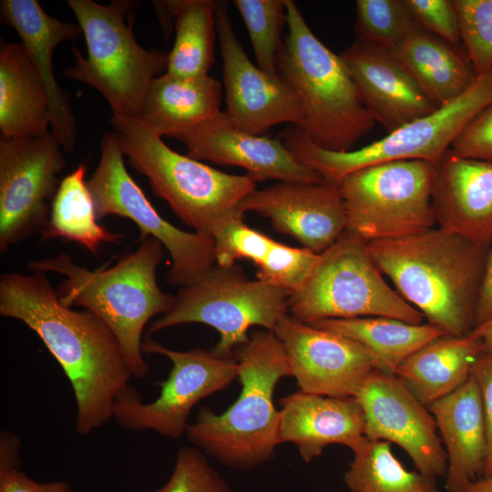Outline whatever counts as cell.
<instances>
[{
    "mask_svg": "<svg viewBox=\"0 0 492 492\" xmlns=\"http://www.w3.org/2000/svg\"><path fill=\"white\" fill-rule=\"evenodd\" d=\"M415 23L426 32L456 46L462 43L454 0H402Z\"/></svg>",
    "mask_w": 492,
    "mask_h": 492,
    "instance_id": "74e56055",
    "label": "cell"
},
{
    "mask_svg": "<svg viewBox=\"0 0 492 492\" xmlns=\"http://www.w3.org/2000/svg\"><path fill=\"white\" fill-rule=\"evenodd\" d=\"M162 5L176 18V37L166 73L185 77L207 76L214 61L217 1L176 0Z\"/></svg>",
    "mask_w": 492,
    "mask_h": 492,
    "instance_id": "1f68e13d",
    "label": "cell"
},
{
    "mask_svg": "<svg viewBox=\"0 0 492 492\" xmlns=\"http://www.w3.org/2000/svg\"><path fill=\"white\" fill-rule=\"evenodd\" d=\"M432 203L436 226L477 243H492V162L449 149L436 167Z\"/></svg>",
    "mask_w": 492,
    "mask_h": 492,
    "instance_id": "7402d4cb",
    "label": "cell"
},
{
    "mask_svg": "<svg viewBox=\"0 0 492 492\" xmlns=\"http://www.w3.org/2000/svg\"><path fill=\"white\" fill-rule=\"evenodd\" d=\"M221 97V84L209 75L165 73L152 80L138 118L160 137L173 138L218 114Z\"/></svg>",
    "mask_w": 492,
    "mask_h": 492,
    "instance_id": "484cf974",
    "label": "cell"
},
{
    "mask_svg": "<svg viewBox=\"0 0 492 492\" xmlns=\"http://www.w3.org/2000/svg\"><path fill=\"white\" fill-rule=\"evenodd\" d=\"M309 324L357 341L377 358L383 372L394 374L415 352L446 334L429 323L412 324L383 316L324 319Z\"/></svg>",
    "mask_w": 492,
    "mask_h": 492,
    "instance_id": "f546056e",
    "label": "cell"
},
{
    "mask_svg": "<svg viewBox=\"0 0 492 492\" xmlns=\"http://www.w3.org/2000/svg\"><path fill=\"white\" fill-rule=\"evenodd\" d=\"M98 165L87 180L97 220L115 215L131 220L140 231V241L152 237L169 252L171 267L167 281L185 286L217 264L214 240L178 229L164 220L126 169L117 133H106L100 143Z\"/></svg>",
    "mask_w": 492,
    "mask_h": 492,
    "instance_id": "7c38bea8",
    "label": "cell"
},
{
    "mask_svg": "<svg viewBox=\"0 0 492 492\" xmlns=\"http://www.w3.org/2000/svg\"><path fill=\"white\" fill-rule=\"evenodd\" d=\"M216 31L222 59L226 110L237 128L261 136L272 127L290 123L303 127L299 96L281 75L272 77L250 60L228 14V4L217 1Z\"/></svg>",
    "mask_w": 492,
    "mask_h": 492,
    "instance_id": "9a60e30c",
    "label": "cell"
},
{
    "mask_svg": "<svg viewBox=\"0 0 492 492\" xmlns=\"http://www.w3.org/2000/svg\"><path fill=\"white\" fill-rule=\"evenodd\" d=\"M418 25L402 0H357L356 42L391 52Z\"/></svg>",
    "mask_w": 492,
    "mask_h": 492,
    "instance_id": "e575fe53",
    "label": "cell"
},
{
    "mask_svg": "<svg viewBox=\"0 0 492 492\" xmlns=\"http://www.w3.org/2000/svg\"><path fill=\"white\" fill-rule=\"evenodd\" d=\"M482 341L471 333L443 334L405 360L395 374L425 406L454 392L471 376L483 352Z\"/></svg>",
    "mask_w": 492,
    "mask_h": 492,
    "instance_id": "4316f807",
    "label": "cell"
},
{
    "mask_svg": "<svg viewBox=\"0 0 492 492\" xmlns=\"http://www.w3.org/2000/svg\"><path fill=\"white\" fill-rule=\"evenodd\" d=\"M51 131L0 138V252L41 232L66 163Z\"/></svg>",
    "mask_w": 492,
    "mask_h": 492,
    "instance_id": "5bb4252c",
    "label": "cell"
},
{
    "mask_svg": "<svg viewBox=\"0 0 492 492\" xmlns=\"http://www.w3.org/2000/svg\"><path fill=\"white\" fill-rule=\"evenodd\" d=\"M471 375L478 384L487 428V456L482 477L492 475V349L483 350L477 357Z\"/></svg>",
    "mask_w": 492,
    "mask_h": 492,
    "instance_id": "ab89813d",
    "label": "cell"
},
{
    "mask_svg": "<svg viewBox=\"0 0 492 492\" xmlns=\"http://www.w3.org/2000/svg\"><path fill=\"white\" fill-rule=\"evenodd\" d=\"M462 44L477 76L492 67V0H454Z\"/></svg>",
    "mask_w": 492,
    "mask_h": 492,
    "instance_id": "d590c367",
    "label": "cell"
},
{
    "mask_svg": "<svg viewBox=\"0 0 492 492\" xmlns=\"http://www.w3.org/2000/svg\"><path fill=\"white\" fill-rule=\"evenodd\" d=\"M461 492H492V475L476 479L466 485Z\"/></svg>",
    "mask_w": 492,
    "mask_h": 492,
    "instance_id": "f6af8a7d",
    "label": "cell"
},
{
    "mask_svg": "<svg viewBox=\"0 0 492 492\" xmlns=\"http://www.w3.org/2000/svg\"><path fill=\"white\" fill-rule=\"evenodd\" d=\"M286 21L279 68L302 102V130L323 149L352 150L372 130L374 120L341 56L315 36L292 0H286Z\"/></svg>",
    "mask_w": 492,
    "mask_h": 492,
    "instance_id": "8992f818",
    "label": "cell"
},
{
    "mask_svg": "<svg viewBox=\"0 0 492 492\" xmlns=\"http://www.w3.org/2000/svg\"><path fill=\"white\" fill-rule=\"evenodd\" d=\"M492 317V243L489 245L487 254L483 282L480 290L476 326H478ZM475 326V327H476Z\"/></svg>",
    "mask_w": 492,
    "mask_h": 492,
    "instance_id": "b9f144b4",
    "label": "cell"
},
{
    "mask_svg": "<svg viewBox=\"0 0 492 492\" xmlns=\"http://www.w3.org/2000/svg\"><path fill=\"white\" fill-rule=\"evenodd\" d=\"M340 56L366 110L387 134L437 108L391 52L355 42Z\"/></svg>",
    "mask_w": 492,
    "mask_h": 492,
    "instance_id": "ffe728a7",
    "label": "cell"
},
{
    "mask_svg": "<svg viewBox=\"0 0 492 492\" xmlns=\"http://www.w3.org/2000/svg\"><path fill=\"white\" fill-rule=\"evenodd\" d=\"M469 333L478 337L484 345L485 350L492 349V317L484 323L476 326Z\"/></svg>",
    "mask_w": 492,
    "mask_h": 492,
    "instance_id": "ee69618b",
    "label": "cell"
},
{
    "mask_svg": "<svg viewBox=\"0 0 492 492\" xmlns=\"http://www.w3.org/2000/svg\"><path fill=\"white\" fill-rule=\"evenodd\" d=\"M489 246L441 227L368 242L378 270L428 323L463 336L476 326Z\"/></svg>",
    "mask_w": 492,
    "mask_h": 492,
    "instance_id": "7a4b0ae2",
    "label": "cell"
},
{
    "mask_svg": "<svg viewBox=\"0 0 492 492\" xmlns=\"http://www.w3.org/2000/svg\"><path fill=\"white\" fill-rule=\"evenodd\" d=\"M447 456L446 489L461 492L483 476L487 428L481 392L470 378L454 392L427 406Z\"/></svg>",
    "mask_w": 492,
    "mask_h": 492,
    "instance_id": "cb8c5ba5",
    "label": "cell"
},
{
    "mask_svg": "<svg viewBox=\"0 0 492 492\" xmlns=\"http://www.w3.org/2000/svg\"><path fill=\"white\" fill-rule=\"evenodd\" d=\"M289 295L275 284L248 279L238 265L216 264L182 286L171 310L154 320L148 332L153 333L182 323H204L220 333L212 352L220 357H232L236 348L249 342L251 326L273 332L289 313Z\"/></svg>",
    "mask_w": 492,
    "mask_h": 492,
    "instance_id": "30bf717a",
    "label": "cell"
},
{
    "mask_svg": "<svg viewBox=\"0 0 492 492\" xmlns=\"http://www.w3.org/2000/svg\"><path fill=\"white\" fill-rule=\"evenodd\" d=\"M140 241L136 251L107 269L90 271L65 252L27 264L31 272L65 276L56 289L61 303L82 307L103 320L122 345L134 376L139 379L149 372L142 351L143 331L152 318L170 311L176 301V296L162 292L157 282L164 246L152 237Z\"/></svg>",
    "mask_w": 492,
    "mask_h": 492,
    "instance_id": "3957f363",
    "label": "cell"
},
{
    "mask_svg": "<svg viewBox=\"0 0 492 492\" xmlns=\"http://www.w3.org/2000/svg\"><path fill=\"white\" fill-rule=\"evenodd\" d=\"M491 103L492 67L450 102L361 149H323L299 127L286 128L281 139L297 161L338 184L356 170L388 161L417 159L437 165L468 123Z\"/></svg>",
    "mask_w": 492,
    "mask_h": 492,
    "instance_id": "52a82bcc",
    "label": "cell"
},
{
    "mask_svg": "<svg viewBox=\"0 0 492 492\" xmlns=\"http://www.w3.org/2000/svg\"><path fill=\"white\" fill-rule=\"evenodd\" d=\"M20 440L14 434L1 431L0 434V470L19 468Z\"/></svg>",
    "mask_w": 492,
    "mask_h": 492,
    "instance_id": "7bdbcfd3",
    "label": "cell"
},
{
    "mask_svg": "<svg viewBox=\"0 0 492 492\" xmlns=\"http://www.w3.org/2000/svg\"><path fill=\"white\" fill-rule=\"evenodd\" d=\"M355 397L364 412L367 438L397 445L426 477H446L447 456L435 419L395 374L374 372Z\"/></svg>",
    "mask_w": 492,
    "mask_h": 492,
    "instance_id": "e0dca14e",
    "label": "cell"
},
{
    "mask_svg": "<svg viewBox=\"0 0 492 492\" xmlns=\"http://www.w3.org/2000/svg\"><path fill=\"white\" fill-rule=\"evenodd\" d=\"M51 118L45 87L23 45L0 49V130L5 138L38 137Z\"/></svg>",
    "mask_w": 492,
    "mask_h": 492,
    "instance_id": "83f0119b",
    "label": "cell"
},
{
    "mask_svg": "<svg viewBox=\"0 0 492 492\" xmlns=\"http://www.w3.org/2000/svg\"><path fill=\"white\" fill-rule=\"evenodd\" d=\"M436 165L388 161L356 170L339 183L348 231L365 241L396 239L436 227L432 203Z\"/></svg>",
    "mask_w": 492,
    "mask_h": 492,
    "instance_id": "8fae6325",
    "label": "cell"
},
{
    "mask_svg": "<svg viewBox=\"0 0 492 492\" xmlns=\"http://www.w3.org/2000/svg\"><path fill=\"white\" fill-rule=\"evenodd\" d=\"M87 168L81 163L61 180L52 201L46 226L41 240L64 239L85 247L97 255L106 243H118L122 235L98 224L92 196L85 180Z\"/></svg>",
    "mask_w": 492,
    "mask_h": 492,
    "instance_id": "4dcf8cb0",
    "label": "cell"
},
{
    "mask_svg": "<svg viewBox=\"0 0 492 492\" xmlns=\"http://www.w3.org/2000/svg\"><path fill=\"white\" fill-rule=\"evenodd\" d=\"M153 492H230V488L199 448L183 446L169 478Z\"/></svg>",
    "mask_w": 492,
    "mask_h": 492,
    "instance_id": "8d00e7d4",
    "label": "cell"
},
{
    "mask_svg": "<svg viewBox=\"0 0 492 492\" xmlns=\"http://www.w3.org/2000/svg\"><path fill=\"white\" fill-rule=\"evenodd\" d=\"M290 315L312 323L324 319L383 316L421 324L424 315L384 280L368 241L346 230L288 298Z\"/></svg>",
    "mask_w": 492,
    "mask_h": 492,
    "instance_id": "9c48e42d",
    "label": "cell"
},
{
    "mask_svg": "<svg viewBox=\"0 0 492 492\" xmlns=\"http://www.w3.org/2000/svg\"><path fill=\"white\" fill-rule=\"evenodd\" d=\"M2 23L19 36L33 67L45 87L51 132L67 152L76 146V122L68 100L55 77L52 56L57 45L82 34L78 24L64 23L47 15L36 0H2Z\"/></svg>",
    "mask_w": 492,
    "mask_h": 492,
    "instance_id": "44dd1931",
    "label": "cell"
},
{
    "mask_svg": "<svg viewBox=\"0 0 492 492\" xmlns=\"http://www.w3.org/2000/svg\"><path fill=\"white\" fill-rule=\"evenodd\" d=\"M391 53L437 107L461 95L477 77L465 49L419 26Z\"/></svg>",
    "mask_w": 492,
    "mask_h": 492,
    "instance_id": "f1b7e54d",
    "label": "cell"
},
{
    "mask_svg": "<svg viewBox=\"0 0 492 492\" xmlns=\"http://www.w3.org/2000/svg\"><path fill=\"white\" fill-rule=\"evenodd\" d=\"M173 138L186 146L189 157L241 167L254 181L323 180L313 169L297 161L279 138L244 132L232 125L224 111Z\"/></svg>",
    "mask_w": 492,
    "mask_h": 492,
    "instance_id": "d6986e66",
    "label": "cell"
},
{
    "mask_svg": "<svg viewBox=\"0 0 492 492\" xmlns=\"http://www.w3.org/2000/svg\"><path fill=\"white\" fill-rule=\"evenodd\" d=\"M280 442H292L304 462L338 444L357 448L366 438L364 409L354 396L334 397L299 391L280 400Z\"/></svg>",
    "mask_w": 492,
    "mask_h": 492,
    "instance_id": "603a6c76",
    "label": "cell"
},
{
    "mask_svg": "<svg viewBox=\"0 0 492 492\" xmlns=\"http://www.w3.org/2000/svg\"><path fill=\"white\" fill-rule=\"evenodd\" d=\"M241 213L255 211L270 219L279 232L302 248L321 254L347 229V215L337 183L281 181L253 190L240 203Z\"/></svg>",
    "mask_w": 492,
    "mask_h": 492,
    "instance_id": "ac0fdd59",
    "label": "cell"
},
{
    "mask_svg": "<svg viewBox=\"0 0 492 492\" xmlns=\"http://www.w3.org/2000/svg\"><path fill=\"white\" fill-rule=\"evenodd\" d=\"M0 492H73L68 483H39L19 468L0 470Z\"/></svg>",
    "mask_w": 492,
    "mask_h": 492,
    "instance_id": "60d3db41",
    "label": "cell"
},
{
    "mask_svg": "<svg viewBox=\"0 0 492 492\" xmlns=\"http://www.w3.org/2000/svg\"><path fill=\"white\" fill-rule=\"evenodd\" d=\"M353 453L343 476L351 492H441L436 479L406 469L387 441L366 437Z\"/></svg>",
    "mask_w": 492,
    "mask_h": 492,
    "instance_id": "d6a6232c",
    "label": "cell"
},
{
    "mask_svg": "<svg viewBox=\"0 0 492 492\" xmlns=\"http://www.w3.org/2000/svg\"><path fill=\"white\" fill-rule=\"evenodd\" d=\"M450 150L459 157L492 162V103L468 123Z\"/></svg>",
    "mask_w": 492,
    "mask_h": 492,
    "instance_id": "f35d334b",
    "label": "cell"
},
{
    "mask_svg": "<svg viewBox=\"0 0 492 492\" xmlns=\"http://www.w3.org/2000/svg\"><path fill=\"white\" fill-rule=\"evenodd\" d=\"M67 5L85 36L87 56L74 47L76 65L65 71L66 77L96 88L113 115L138 118L152 80L167 69L168 54L145 49L136 41L132 25L125 21L134 1L68 0Z\"/></svg>",
    "mask_w": 492,
    "mask_h": 492,
    "instance_id": "ba28073f",
    "label": "cell"
},
{
    "mask_svg": "<svg viewBox=\"0 0 492 492\" xmlns=\"http://www.w3.org/2000/svg\"><path fill=\"white\" fill-rule=\"evenodd\" d=\"M217 264L231 266L246 259L257 268V279L275 284L290 293L304 282L319 254L272 240L250 228L244 216L227 222L214 236Z\"/></svg>",
    "mask_w": 492,
    "mask_h": 492,
    "instance_id": "d4e9b609",
    "label": "cell"
},
{
    "mask_svg": "<svg viewBox=\"0 0 492 492\" xmlns=\"http://www.w3.org/2000/svg\"><path fill=\"white\" fill-rule=\"evenodd\" d=\"M241 392L222 414L199 410L186 435L200 450L225 465L249 469L269 460L279 445L280 411L273 405L279 380L292 375L284 347L272 331H256L235 349Z\"/></svg>",
    "mask_w": 492,
    "mask_h": 492,
    "instance_id": "277c9868",
    "label": "cell"
},
{
    "mask_svg": "<svg viewBox=\"0 0 492 492\" xmlns=\"http://www.w3.org/2000/svg\"><path fill=\"white\" fill-rule=\"evenodd\" d=\"M111 123L130 165L147 177L154 194L196 232L213 239L227 222L244 216L239 205L256 189L248 175L227 174L175 152L138 118L113 115Z\"/></svg>",
    "mask_w": 492,
    "mask_h": 492,
    "instance_id": "5b68a950",
    "label": "cell"
},
{
    "mask_svg": "<svg viewBox=\"0 0 492 492\" xmlns=\"http://www.w3.org/2000/svg\"><path fill=\"white\" fill-rule=\"evenodd\" d=\"M144 354L168 358L172 366L168 378L159 382V396L145 403L137 388L129 385L118 398L112 418L124 429L153 431L169 438H179L190 425L191 409L204 397L221 391L238 376L234 356L220 357L212 350H171L147 338Z\"/></svg>",
    "mask_w": 492,
    "mask_h": 492,
    "instance_id": "4fadbf2b",
    "label": "cell"
},
{
    "mask_svg": "<svg viewBox=\"0 0 492 492\" xmlns=\"http://www.w3.org/2000/svg\"><path fill=\"white\" fill-rule=\"evenodd\" d=\"M248 30L257 67L272 77L280 76L281 34L286 21V0H234Z\"/></svg>",
    "mask_w": 492,
    "mask_h": 492,
    "instance_id": "836d02e7",
    "label": "cell"
},
{
    "mask_svg": "<svg viewBox=\"0 0 492 492\" xmlns=\"http://www.w3.org/2000/svg\"><path fill=\"white\" fill-rule=\"evenodd\" d=\"M0 314L24 323L63 369L76 401V430L107 424L134 376L118 339L94 313L65 306L44 272L0 276Z\"/></svg>",
    "mask_w": 492,
    "mask_h": 492,
    "instance_id": "6da1fadb",
    "label": "cell"
},
{
    "mask_svg": "<svg viewBox=\"0 0 492 492\" xmlns=\"http://www.w3.org/2000/svg\"><path fill=\"white\" fill-rule=\"evenodd\" d=\"M273 333L284 347L300 391L355 397L365 380L382 371L377 358L362 343L300 322L289 313Z\"/></svg>",
    "mask_w": 492,
    "mask_h": 492,
    "instance_id": "2e32d148",
    "label": "cell"
}]
</instances>
